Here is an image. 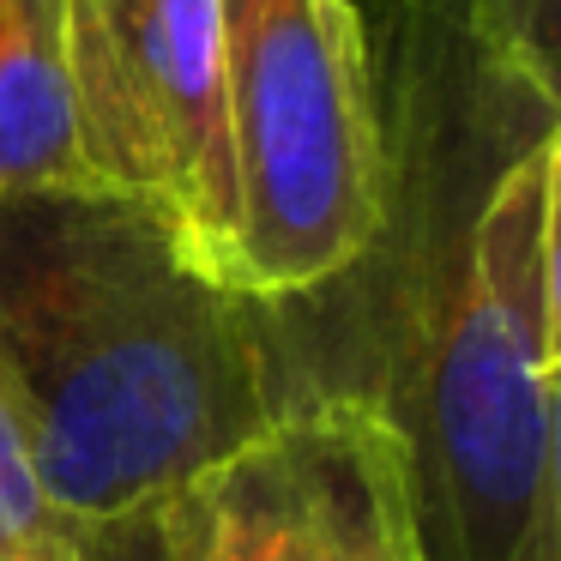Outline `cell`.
Here are the masks:
<instances>
[{
	"label": "cell",
	"mask_w": 561,
	"mask_h": 561,
	"mask_svg": "<svg viewBox=\"0 0 561 561\" xmlns=\"http://www.w3.org/2000/svg\"><path fill=\"white\" fill-rule=\"evenodd\" d=\"M387 199H416L392 387L423 561H561L556 218L561 85L465 0H387L368 31Z\"/></svg>",
	"instance_id": "1"
},
{
	"label": "cell",
	"mask_w": 561,
	"mask_h": 561,
	"mask_svg": "<svg viewBox=\"0 0 561 561\" xmlns=\"http://www.w3.org/2000/svg\"><path fill=\"white\" fill-rule=\"evenodd\" d=\"M272 302L110 187L0 194V399L79 561H122L194 471L290 399Z\"/></svg>",
	"instance_id": "2"
},
{
	"label": "cell",
	"mask_w": 561,
	"mask_h": 561,
	"mask_svg": "<svg viewBox=\"0 0 561 561\" xmlns=\"http://www.w3.org/2000/svg\"><path fill=\"white\" fill-rule=\"evenodd\" d=\"M236 151V284L296 302L387 236V127L356 0H218Z\"/></svg>",
	"instance_id": "3"
},
{
	"label": "cell",
	"mask_w": 561,
	"mask_h": 561,
	"mask_svg": "<svg viewBox=\"0 0 561 561\" xmlns=\"http://www.w3.org/2000/svg\"><path fill=\"white\" fill-rule=\"evenodd\" d=\"M61 37L91 187L158 211L211 278L236 284V151L218 0H61Z\"/></svg>",
	"instance_id": "4"
},
{
	"label": "cell",
	"mask_w": 561,
	"mask_h": 561,
	"mask_svg": "<svg viewBox=\"0 0 561 561\" xmlns=\"http://www.w3.org/2000/svg\"><path fill=\"white\" fill-rule=\"evenodd\" d=\"M122 561H423L404 440L375 392L308 387L187 477Z\"/></svg>",
	"instance_id": "5"
},
{
	"label": "cell",
	"mask_w": 561,
	"mask_h": 561,
	"mask_svg": "<svg viewBox=\"0 0 561 561\" xmlns=\"http://www.w3.org/2000/svg\"><path fill=\"white\" fill-rule=\"evenodd\" d=\"M0 561H79V543L43 495V477L7 399H0Z\"/></svg>",
	"instance_id": "6"
}]
</instances>
